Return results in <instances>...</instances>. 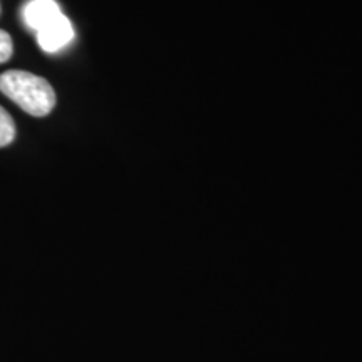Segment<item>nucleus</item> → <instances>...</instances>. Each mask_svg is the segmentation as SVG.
<instances>
[{
    "label": "nucleus",
    "mask_w": 362,
    "mask_h": 362,
    "mask_svg": "<svg viewBox=\"0 0 362 362\" xmlns=\"http://www.w3.org/2000/svg\"><path fill=\"white\" fill-rule=\"evenodd\" d=\"M0 93L12 99L22 111L44 117L56 107V93L47 79L25 71H7L0 76Z\"/></svg>",
    "instance_id": "nucleus-1"
},
{
    "label": "nucleus",
    "mask_w": 362,
    "mask_h": 362,
    "mask_svg": "<svg viewBox=\"0 0 362 362\" xmlns=\"http://www.w3.org/2000/svg\"><path fill=\"white\" fill-rule=\"evenodd\" d=\"M59 16H62V12L56 0H30L22 11V19H24L25 25L35 34L45 25L51 24L52 21H56Z\"/></svg>",
    "instance_id": "nucleus-3"
},
{
    "label": "nucleus",
    "mask_w": 362,
    "mask_h": 362,
    "mask_svg": "<svg viewBox=\"0 0 362 362\" xmlns=\"http://www.w3.org/2000/svg\"><path fill=\"white\" fill-rule=\"evenodd\" d=\"M72 39H74V29L64 13L37 33V44L42 51L49 54L64 49Z\"/></svg>",
    "instance_id": "nucleus-2"
},
{
    "label": "nucleus",
    "mask_w": 362,
    "mask_h": 362,
    "mask_svg": "<svg viewBox=\"0 0 362 362\" xmlns=\"http://www.w3.org/2000/svg\"><path fill=\"white\" fill-rule=\"evenodd\" d=\"M12 54H13L12 37L8 35V33H6V30L0 29V64L7 62L8 59L12 57Z\"/></svg>",
    "instance_id": "nucleus-5"
},
{
    "label": "nucleus",
    "mask_w": 362,
    "mask_h": 362,
    "mask_svg": "<svg viewBox=\"0 0 362 362\" xmlns=\"http://www.w3.org/2000/svg\"><path fill=\"white\" fill-rule=\"evenodd\" d=\"M16 139V123L12 116L0 106V148L8 146Z\"/></svg>",
    "instance_id": "nucleus-4"
}]
</instances>
